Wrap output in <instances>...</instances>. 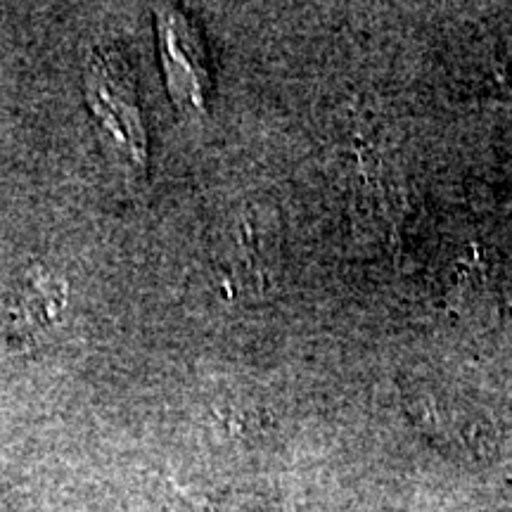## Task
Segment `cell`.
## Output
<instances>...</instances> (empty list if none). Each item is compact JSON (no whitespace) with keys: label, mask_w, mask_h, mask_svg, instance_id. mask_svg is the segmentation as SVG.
<instances>
[{"label":"cell","mask_w":512,"mask_h":512,"mask_svg":"<svg viewBox=\"0 0 512 512\" xmlns=\"http://www.w3.org/2000/svg\"><path fill=\"white\" fill-rule=\"evenodd\" d=\"M86 98L112 145L131 166L145 171L147 136L138 110L136 83L128 64L114 50H100L93 55L86 72Z\"/></svg>","instance_id":"obj_1"},{"label":"cell","mask_w":512,"mask_h":512,"mask_svg":"<svg viewBox=\"0 0 512 512\" xmlns=\"http://www.w3.org/2000/svg\"><path fill=\"white\" fill-rule=\"evenodd\" d=\"M162 53L166 55L169 86L176 100L200 112L204 107V93L209 88L204 53L197 38L185 27V19L178 15H166L162 22Z\"/></svg>","instance_id":"obj_2"}]
</instances>
